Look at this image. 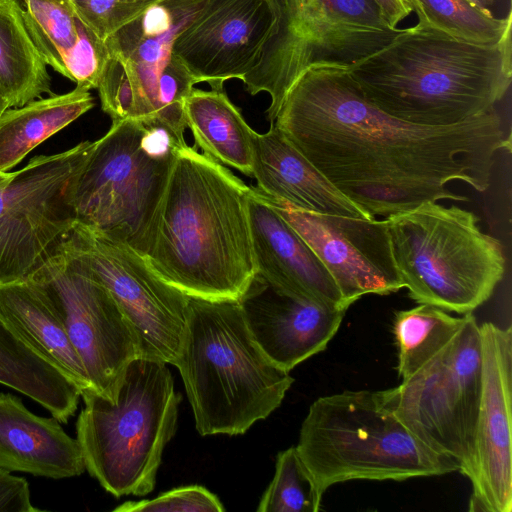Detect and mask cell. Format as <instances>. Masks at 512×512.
<instances>
[{"mask_svg":"<svg viewBox=\"0 0 512 512\" xmlns=\"http://www.w3.org/2000/svg\"><path fill=\"white\" fill-rule=\"evenodd\" d=\"M271 123L374 218L426 201H466L447 188L452 181L486 191L495 154L511 148L495 110L450 126L406 122L371 104L341 65L306 69Z\"/></svg>","mask_w":512,"mask_h":512,"instance_id":"obj_1","label":"cell"},{"mask_svg":"<svg viewBox=\"0 0 512 512\" xmlns=\"http://www.w3.org/2000/svg\"><path fill=\"white\" fill-rule=\"evenodd\" d=\"M250 191L223 164L180 147L145 256L155 273L188 297L238 301L257 274Z\"/></svg>","mask_w":512,"mask_h":512,"instance_id":"obj_2","label":"cell"},{"mask_svg":"<svg viewBox=\"0 0 512 512\" xmlns=\"http://www.w3.org/2000/svg\"><path fill=\"white\" fill-rule=\"evenodd\" d=\"M347 70L383 112L417 125H455L495 110L509 90L511 33L479 44L415 25Z\"/></svg>","mask_w":512,"mask_h":512,"instance_id":"obj_3","label":"cell"},{"mask_svg":"<svg viewBox=\"0 0 512 512\" xmlns=\"http://www.w3.org/2000/svg\"><path fill=\"white\" fill-rule=\"evenodd\" d=\"M174 366L202 436L246 433L281 405L294 382L257 345L233 300L189 297Z\"/></svg>","mask_w":512,"mask_h":512,"instance_id":"obj_4","label":"cell"},{"mask_svg":"<svg viewBox=\"0 0 512 512\" xmlns=\"http://www.w3.org/2000/svg\"><path fill=\"white\" fill-rule=\"evenodd\" d=\"M395 406V387L343 391L311 404L295 447L322 494L351 480L403 481L459 472L453 458L410 432Z\"/></svg>","mask_w":512,"mask_h":512,"instance_id":"obj_5","label":"cell"},{"mask_svg":"<svg viewBox=\"0 0 512 512\" xmlns=\"http://www.w3.org/2000/svg\"><path fill=\"white\" fill-rule=\"evenodd\" d=\"M81 397L85 406L76 439L86 470L117 498L152 492L181 402L167 363L137 357L127 365L113 401L92 390Z\"/></svg>","mask_w":512,"mask_h":512,"instance_id":"obj_6","label":"cell"},{"mask_svg":"<svg viewBox=\"0 0 512 512\" xmlns=\"http://www.w3.org/2000/svg\"><path fill=\"white\" fill-rule=\"evenodd\" d=\"M186 144L161 124L112 121L77 177L76 223L146 256L176 153Z\"/></svg>","mask_w":512,"mask_h":512,"instance_id":"obj_7","label":"cell"},{"mask_svg":"<svg viewBox=\"0 0 512 512\" xmlns=\"http://www.w3.org/2000/svg\"><path fill=\"white\" fill-rule=\"evenodd\" d=\"M386 220L404 288L418 304L472 313L504 277L501 242L469 210L426 201Z\"/></svg>","mask_w":512,"mask_h":512,"instance_id":"obj_8","label":"cell"},{"mask_svg":"<svg viewBox=\"0 0 512 512\" xmlns=\"http://www.w3.org/2000/svg\"><path fill=\"white\" fill-rule=\"evenodd\" d=\"M205 2L159 0L104 41L109 58L96 89L112 121L161 124L186 142L183 105L196 83L172 46Z\"/></svg>","mask_w":512,"mask_h":512,"instance_id":"obj_9","label":"cell"},{"mask_svg":"<svg viewBox=\"0 0 512 512\" xmlns=\"http://www.w3.org/2000/svg\"><path fill=\"white\" fill-rule=\"evenodd\" d=\"M276 21L258 61L242 82L251 95L269 94L273 122L293 83L314 65L349 66L388 44L400 31L373 0H273Z\"/></svg>","mask_w":512,"mask_h":512,"instance_id":"obj_10","label":"cell"},{"mask_svg":"<svg viewBox=\"0 0 512 512\" xmlns=\"http://www.w3.org/2000/svg\"><path fill=\"white\" fill-rule=\"evenodd\" d=\"M396 389L395 414L421 442L470 477L482 393L480 326L472 313L452 338Z\"/></svg>","mask_w":512,"mask_h":512,"instance_id":"obj_11","label":"cell"},{"mask_svg":"<svg viewBox=\"0 0 512 512\" xmlns=\"http://www.w3.org/2000/svg\"><path fill=\"white\" fill-rule=\"evenodd\" d=\"M92 144L35 156L0 185V285L26 280L72 230L74 187Z\"/></svg>","mask_w":512,"mask_h":512,"instance_id":"obj_12","label":"cell"},{"mask_svg":"<svg viewBox=\"0 0 512 512\" xmlns=\"http://www.w3.org/2000/svg\"><path fill=\"white\" fill-rule=\"evenodd\" d=\"M28 278L43 288L63 321L91 390L113 401L127 365L141 357L115 299L63 243Z\"/></svg>","mask_w":512,"mask_h":512,"instance_id":"obj_13","label":"cell"},{"mask_svg":"<svg viewBox=\"0 0 512 512\" xmlns=\"http://www.w3.org/2000/svg\"><path fill=\"white\" fill-rule=\"evenodd\" d=\"M62 243L115 299L137 336L141 357L175 365L189 297L160 278L145 256L87 226L75 222Z\"/></svg>","mask_w":512,"mask_h":512,"instance_id":"obj_14","label":"cell"},{"mask_svg":"<svg viewBox=\"0 0 512 512\" xmlns=\"http://www.w3.org/2000/svg\"><path fill=\"white\" fill-rule=\"evenodd\" d=\"M252 188L315 253L347 309L364 295H389L404 288L386 218L363 219L306 211Z\"/></svg>","mask_w":512,"mask_h":512,"instance_id":"obj_15","label":"cell"},{"mask_svg":"<svg viewBox=\"0 0 512 512\" xmlns=\"http://www.w3.org/2000/svg\"><path fill=\"white\" fill-rule=\"evenodd\" d=\"M482 393L475 425L470 511L512 510V329L480 326Z\"/></svg>","mask_w":512,"mask_h":512,"instance_id":"obj_16","label":"cell"},{"mask_svg":"<svg viewBox=\"0 0 512 512\" xmlns=\"http://www.w3.org/2000/svg\"><path fill=\"white\" fill-rule=\"evenodd\" d=\"M275 21L273 0H206L176 36L172 54L196 84L223 90L254 67Z\"/></svg>","mask_w":512,"mask_h":512,"instance_id":"obj_17","label":"cell"},{"mask_svg":"<svg viewBox=\"0 0 512 512\" xmlns=\"http://www.w3.org/2000/svg\"><path fill=\"white\" fill-rule=\"evenodd\" d=\"M238 303L257 345L287 372L326 349L347 311L294 297L258 273Z\"/></svg>","mask_w":512,"mask_h":512,"instance_id":"obj_18","label":"cell"},{"mask_svg":"<svg viewBox=\"0 0 512 512\" xmlns=\"http://www.w3.org/2000/svg\"><path fill=\"white\" fill-rule=\"evenodd\" d=\"M248 207L257 273L294 297L347 310L315 253L252 187Z\"/></svg>","mask_w":512,"mask_h":512,"instance_id":"obj_19","label":"cell"},{"mask_svg":"<svg viewBox=\"0 0 512 512\" xmlns=\"http://www.w3.org/2000/svg\"><path fill=\"white\" fill-rule=\"evenodd\" d=\"M252 177L265 196L322 214L374 218L337 190L332 183L270 123L255 132Z\"/></svg>","mask_w":512,"mask_h":512,"instance_id":"obj_20","label":"cell"},{"mask_svg":"<svg viewBox=\"0 0 512 512\" xmlns=\"http://www.w3.org/2000/svg\"><path fill=\"white\" fill-rule=\"evenodd\" d=\"M0 468L52 479L86 470L77 439L56 418L33 414L10 393H0Z\"/></svg>","mask_w":512,"mask_h":512,"instance_id":"obj_21","label":"cell"},{"mask_svg":"<svg viewBox=\"0 0 512 512\" xmlns=\"http://www.w3.org/2000/svg\"><path fill=\"white\" fill-rule=\"evenodd\" d=\"M0 319L36 354L81 391L91 390L66 328L43 288L32 279L0 285Z\"/></svg>","mask_w":512,"mask_h":512,"instance_id":"obj_22","label":"cell"},{"mask_svg":"<svg viewBox=\"0 0 512 512\" xmlns=\"http://www.w3.org/2000/svg\"><path fill=\"white\" fill-rule=\"evenodd\" d=\"M183 110L195 148L252 177L256 131L223 90L193 88L184 100Z\"/></svg>","mask_w":512,"mask_h":512,"instance_id":"obj_23","label":"cell"},{"mask_svg":"<svg viewBox=\"0 0 512 512\" xmlns=\"http://www.w3.org/2000/svg\"><path fill=\"white\" fill-rule=\"evenodd\" d=\"M94 106L90 90L76 86L64 94L41 97L0 116V172H10L39 144Z\"/></svg>","mask_w":512,"mask_h":512,"instance_id":"obj_24","label":"cell"},{"mask_svg":"<svg viewBox=\"0 0 512 512\" xmlns=\"http://www.w3.org/2000/svg\"><path fill=\"white\" fill-rule=\"evenodd\" d=\"M0 384L36 401L59 422L74 415L80 389L36 354L0 319Z\"/></svg>","mask_w":512,"mask_h":512,"instance_id":"obj_25","label":"cell"},{"mask_svg":"<svg viewBox=\"0 0 512 512\" xmlns=\"http://www.w3.org/2000/svg\"><path fill=\"white\" fill-rule=\"evenodd\" d=\"M0 92L10 108L53 94L47 64L26 28L18 0H0Z\"/></svg>","mask_w":512,"mask_h":512,"instance_id":"obj_26","label":"cell"},{"mask_svg":"<svg viewBox=\"0 0 512 512\" xmlns=\"http://www.w3.org/2000/svg\"><path fill=\"white\" fill-rule=\"evenodd\" d=\"M463 321L429 304L395 313L393 332L398 350V374L408 378L433 357L454 335Z\"/></svg>","mask_w":512,"mask_h":512,"instance_id":"obj_27","label":"cell"},{"mask_svg":"<svg viewBox=\"0 0 512 512\" xmlns=\"http://www.w3.org/2000/svg\"><path fill=\"white\" fill-rule=\"evenodd\" d=\"M418 16L417 26L479 44H494L511 33V12L496 18L468 0H404Z\"/></svg>","mask_w":512,"mask_h":512,"instance_id":"obj_28","label":"cell"},{"mask_svg":"<svg viewBox=\"0 0 512 512\" xmlns=\"http://www.w3.org/2000/svg\"><path fill=\"white\" fill-rule=\"evenodd\" d=\"M26 28L47 65L64 76L83 21L72 0H22Z\"/></svg>","mask_w":512,"mask_h":512,"instance_id":"obj_29","label":"cell"},{"mask_svg":"<svg viewBox=\"0 0 512 512\" xmlns=\"http://www.w3.org/2000/svg\"><path fill=\"white\" fill-rule=\"evenodd\" d=\"M323 494L296 447L278 453L275 474L257 507L258 512H318Z\"/></svg>","mask_w":512,"mask_h":512,"instance_id":"obj_30","label":"cell"},{"mask_svg":"<svg viewBox=\"0 0 512 512\" xmlns=\"http://www.w3.org/2000/svg\"><path fill=\"white\" fill-rule=\"evenodd\" d=\"M159 0H72L79 18L103 41Z\"/></svg>","mask_w":512,"mask_h":512,"instance_id":"obj_31","label":"cell"},{"mask_svg":"<svg viewBox=\"0 0 512 512\" xmlns=\"http://www.w3.org/2000/svg\"><path fill=\"white\" fill-rule=\"evenodd\" d=\"M117 512H222L220 500L199 485L174 488L153 499L127 501L116 507Z\"/></svg>","mask_w":512,"mask_h":512,"instance_id":"obj_32","label":"cell"},{"mask_svg":"<svg viewBox=\"0 0 512 512\" xmlns=\"http://www.w3.org/2000/svg\"><path fill=\"white\" fill-rule=\"evenodd\" d=\"M32 505L30 490L24 478L0 468V512H37Z\"/></svg>","mask_w":512,"mask_h":512,"instance_id":"obj_33","label":"cell"},{"mask_svg":"<svg viewBox=\"0 0 512 512\" xmlns=\"http://www.w3.org/2000/svg\"><path fill=\"white\" fill-rule=\"evenodd\" d=\"M379 7L387 23L397 28V24L412 12L404 0H373Z\"/></svg>","mask_w":512,"mask_h":512,"instance_id":"obj_34","label":"cell"},{"mask_svg":"<svg viewBox=\"0 0 512 512\" xmlns=\"http://www.w3.org/2000/svg\"><path fill=\"white\" fill-rule=\"evenodd\" d=\"M8 108H10L9 104L0 92V116Z\"/></svg>","mask_w":512,"mask_h":512,"instance_id":"obj_35","label":"cell"},{"mask_svg":"<svg viewBox=\"0 0 512 512\" xmlns=\"http://www.w3.org/2000/svg\"><path fill=\"white\" fill-rule=\"evenodd\" d=\"M12 174L13 172H0V185L6 183Z\"/></svg>","mask_w":512,"mask_h":512,"instance_id":"obj_36","label":"cell"}]
</instances>
